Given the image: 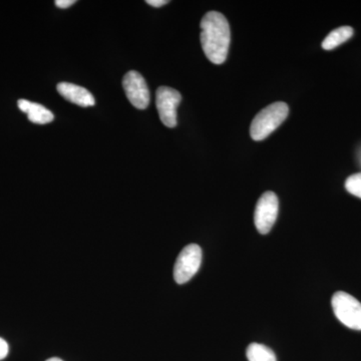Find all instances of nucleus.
Returning a JSON list of instances; mask_svg holds the SVG:
<instances>
[{
    "label": "nucleus",
    "instance_id": "1",
    "mask_svg": "<svg viewBox=\"0 0 361 361\" xmlns=\"http://www.w3.org/2000/svg\"><path fill=\"white\" fill-rule=\"evenodd\" d=\"M201 44L207 59L215 65H222L227 59L231 42L228 20L218 11H209L201 20Z\"/></svg>",
    "mask_w": 361,
    "mask_h": 361
},
{
    "label": "nucleus",
    "instance_id": "2",
    "mask_svg": "<svg viewBox=\"0 0 361 361\" xmlns=\"http://www.w3.org/2000/svg\"><path fill=\"white\" fill-rule=\"evenodd\" d=\"M289 108L287 104L277 102L266 106L254 118L251 123L250 135L254 141H263L288 116Z\"/></svg>",
    "mask_w": 361,
    "mask_h": 361
},
{
    "label": "nucleus",
    "instance_id": "3",
    "mask_svg": "<svg viewBox=\"0 0 361 361\" xmlns=\"http://www.w3.org/2000/svg\"><path fill=\"white\" fill-rule=\"evenodd\" d=\"M332 310L337 319L348 329L361 330V303L355 297L338 291L331 299Z\"/></svg>",
    "mask_w": 361,
    "mask_h": 361
},
{
    "label": "nucleus",
    "instance_id": "4",
    "mask_svg": "<svg viewBox=\"0 0 361 361\" xmlns=\"http://www.w3.org/2000/svg\"><path fill=\"white\" fill-rule=\"evenodd\" d=\"M202 263V249L197 244H189L180 251L174 267L175 281L185 284L198 272Z\"/></svg>",
    "mask_w": 361,
    "mask_h": 361
},
{
    "label": "nucleus",
    "instance_id": "5",
    "mask_svg": "<svg viewBox=\"0 0 361 361\" xmlns=\"http://www.w3.org/2000/svg\"><path fill=\"white\" fill-rule=\"evenodd\" d=\"M279 212V201L277 195L273 192H266L256 204L254 222L260 234L265 235L270 232L276 222Z\"/></svg>",
    "mask_w": 361,
    "mask_h": 361
},
{
    "label": "nucleus",
    "instance_id": "6",
    "mask_svg": "<svg viewBox=\"0 0 361 361\" xmlns=\"http://www.w3.org/2000/svg\"><path fill=\"white\" fill-rule=\"evenodd\" d=\"M182 101L178 90L169 87H160L156 92V104L161 123L168 128L177 126V109Z\"/></svg>",
    "mask_w": 361,
    "mask_h": 361
},
{
    "label": "nucleus",
    "instance_id": "7",
    "mask_svg": "<svg viewBox=\"0 0 361 361\" xmlns=\"http://www.w3.org/2000/svg\"><path fill=\"white\" fill-rule=\"evenodd\" d=\"M123 87L130 103L137 110H145L149 104V92L144 77L130 71L123 77Z\"/></svg>",
    "mask_w": 361,
    "mask_h": 361
},
{
    "label": "nucleus",
    "instance_id": "8",
    "mask_svg": "<svg viewBox=\"0 0 361 361\" xmlns=\"http://www.w3.org/2000/svg\"><path fill=\"white\" fill-rule=\"evenodd\" d=\"M59 94L65 97L66 101L78 104L82 108L92 106L96 104L94 96L85 87L70 82H59L56 87Z\"/></svg>",
    "mask_w": 361,
    "mask_h": 361
},
{
    "label": "nucleus",
    "instance_id": "9",
    "mask_svg": "<svg viewBox=\"0 0 361 361\" xmlns=\"http://www.w3.org/2000/svg\"><path fill=\"white\" fill-rule=\"evenodd\" d=\"M18 108L23 113L27 114L28 120L37 125H45L54 120V114L42 104L32 103L26 99L18 101Z\"/></svg>",
    "mask_w": 361,
    "mask_h": 361
},
{
    "label": "nucleus",
    "instance_id": "10",
    "mask_svg": "<svg viewBox=\"0 0 361 361\" xmlns=\"http://www.w3.org/2000/svg\"><path fill=\"white\" fill-rule=\"evenodd\" d=\"M353 33L355 32L350 26H341V27L336 28L323 40L322 49L325 51H332V49H336L337 47L351 39Z\"/></svg>",
    "mask_w": 361,
    "mask_h": 361
},
{
    "label": "nucleus",
    "instance_id": "11",
    "mask_svg": "<svg viewBox=\"0 0 361 361\" xmlns=\"http://www.w3.org/2000/svg\"><path fill=\"white\" fill-rule=\"evenodd\" d=\"M246 355L249 361H277L272 349L260 343H251L247 348Z\"/></svg>",
    "mask_w": 361,
    "mask_h": 361
},
{
    "label": "nucleus",
    "instance_id": "12",
    "mask_svg": "<svg viewBox=\"0 0 361 361\" xmlns=\"http://www.w3.org/2000/svg\"><path fill=\"white\" fill-rule=\"evenodd\" d=\"M345 189L353 196L361 199V173L348 178L345 180Z\"/></svg>",
    "mask_w": 361,
    "mask_h": 361
},
{
    "label": "nucleus",
    "instance_id": "13",
    "mask_svg": "<svg viewBox=\"0 0 361 361\" xmlns=\"http://www.w3.org/2000/svg\"><path fill=\"white\" fill-rule=\"evenodd\" d=\"M8 344L7 342L0 337V360H4L8 355Z\"/></svg>",
    "mask_w": 361,
    "mask_h": 361
},
{
    "label": "nucleus",
    "instance_id": "14",
    "mask_svg": "<svg viewBox=\"0 0 361 361\" xmlns=\"http://www.w3.org/2000/svg\"><path fill=\"white\" fill-rule=\"evenodd\" d=\"M75 4V0H56V6L63 9L68 8Z\"/></svg>",
    "mask_w": 361,
    "mask_h": 361
},
{
    "label": "nucleus",
    "instance_id": "15",
    "mask_svg": "<svg viewBox=\"0 0 361 361\" xmlns=\"http://www.w3.org/2000/svg\"><path fill=\"white\" fill-rule=\"evenodd\" d=\"M146 2L149 6L157 7V8H158V7L165 6V4H167L169 1H167V0H147Z\"/></svg>",
    "mask_w": 361,
    "mask_h": 361
},
{
    "label": "nucleus",
    "instance_id": "16",
    "mask_svg": "<svg viewBox=\"0 0 361 361\" xmlns=\"http://www.w3.org/2000/svg\"><path fill=\"white\" fill-rule=\"evenodd\" d=\"M47 361H63V360H61V358L52 357V358H49V360H47Z\"/></svg>",
    "mask_w": 361,
    "mask_h": 361
}]
</instances>
